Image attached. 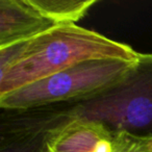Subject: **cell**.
Masks as SVG:
<instances>
[{
	"label": "cell",
	"instance_id": "1",
	"mask_svg": "<svg viewBox=\"0 0 152 152\" xmlns=\"http://www.w3.org/2000/svg\"><path fill=\"white\" fill-rule=\"evenodd\" d=\"M124 43L76 24L58 25L25 42L0 48V97L90 59L135 61Z\"/></svg>",
	"mask_w": 152,
	"mask_h": 152
},
{
	"label": "cell",
	"instance_id": "2",
	"mask_svg": "<svg viewBox=\"0 0 152 152\" xmlns=\"http://www.w3.org/2000/svg\"><path fill=\"white\" fill-rule=\"evenodd\" d=\"M59 106L67 118L99 123L112 135L152 139V53H140L122 78L103 91Z\"/></svg>",
	"mask_w": 152,
	"mask_h": 152
},
{
	"label": "cell",
	"instance_id": "3",
	"mask_svg": "<svg viewBox=\"0 0 152 152\" xmlns=\"http://www.w3.org/2000/svg\"><path fill=\"white\" fill-rule=\"evenodd\" d=\"M135 61L104 58L76 64L1 96L0 106L7 110H27L80 101L119 81Z\"/></svg>",
	"mask_w": 152,
	"mask_h": 152
},
{
	"label": "cell",
	"instance_id": "4",
	"mask_svg": "<svg viewBox=\"0 0 152 152\" xmlns=\"http://www.w3.org/2000/svg\"><path fill=\"white\" fill-rule=\"evenodd\" d=\"M34 108L29 115H15L1 124L0 152H46L51 131L68 120L58 106Z\"/></svg>",
	"mask_w": 152,
	"mask_h": 152
},
{
	"label": "cell",
	"instance_id": "5",
	"mask_svg": "<svg viewBox=\"0 0 152 152\" xmlns=\"http://www.w3.org/2000/svg\"><path fill=\"white\" fill-rule=\"evenodd\" d=\"M55 26L30 0H0V48L25 42Z\"/></svg>",
	"mask_w": 152,
	"mask_h": 152
},
{
	"label": "cell",
	"instance_id": "6",
	"mask_svg": "<svg viewBox=\"0 0 152 152\" xmlns=\"http://www.w3.org/2000/svg\"><path fill=\"white\" fill-rule=\"evenodd\" d=\"M113 135L101 124L79 118L68 119L48 137L46 152H92Z\"/></svg>",
	"mask_w": 152,
	"mask_h": 152
},
{
	"label": "cell",
	"instance_id": "7",
	"mask_svg": "<svg viewBox=\"0 0 152 152\" xmlns=\"http://www.w3.org/2000/svg\"><path fill=\"white\" fill-rule=\"evenodd\" d=\"M47 19L55 25L76 24L81 20L96 0H30Z\"/></svg>",
	"mask_w": 152,
	"mask_h": 152
},
{
	"label": "cell",
	"instance_id": "8",
	"mask_svg": "<svg viewBox=\"0 0 152 152\" xmlns=\"http://www.w3.org/2000/svg\"><path fill=\"white\" fill-rule=\"evenodd\" d=\"M112 150V152H152V139L119 132L113 134Z\"/></svg>",
	"mask_w": 152,
	"mask_h": 152
},
{
	"label": "cell",
	"instance_id": "9",
	"mask_svg": "<svg viewBox=\"0 0 152 152\" xmlns=\"http://www.w3.org/2000/svg\"><path fill=\"white\" fill-rule=\"evenodd\" d=\"M112 140H110V141H104V142H102V143H100L99 145L97 146V148L92 152H112L113 151Z\"/></svg>",
	"mask_w": 152,
	"mask_h": 152
}]
</instances>
